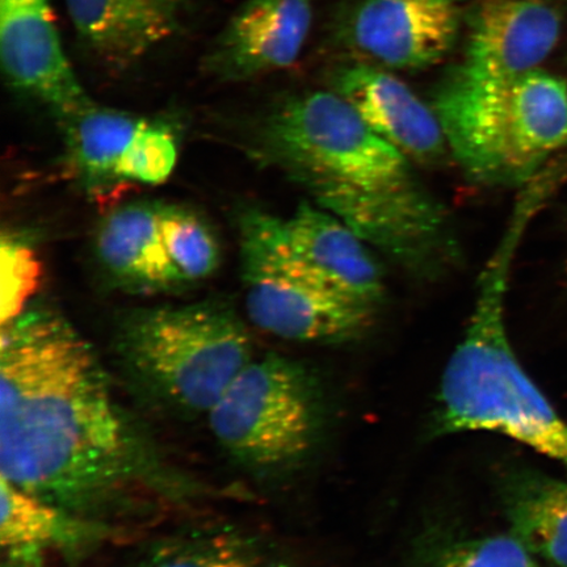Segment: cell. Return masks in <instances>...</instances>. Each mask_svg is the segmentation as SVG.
I'll return each mask as SVG.
<instances>
[{"label":"cell","instance_id":"obj_22","mask_svg":"<svg viewBox=\"0 0 567 567\" xmlns=\"http://www.w3.org/2000/svg\"><path fill=\"white\" fill-rule=\"evenodd\" d=\"M423 567H538L534 555L513 534L453 545Z\"/></svg>","mask_w":567,"mask_h":567},{"label":"cell","instance_id":"obj_1","mask_svg":"<svg viewBox=\"0 0 567 567\" xmlns=\"http://www.w3.org/2000/svg\"><path fill=\"white\" fill-rule=\"evenodd\" d=\"M94 347L59 311L28 307L0 337V478L86 519L146 464Z\"/></svg>","mask_w":567,"mask_h":567},{"label":"cell","instance_id":"obj_16","mask_svg":"<svg viewBox=\"0 0 567 567\" xmlns=\"http://www.w3.org/2000/svg\"><path fill=\"white\" fill-rule=\"evenodd\" d=\"M512 534L532 555L567 567V482L538 473H516L505 487Z\"/></svg>","mask_w":567,"mask_h":567},{"label":"cell","instance_id":"obj_12","mask_svg":"<svg viewBox=\"0 0 567 567\" xmlns=\"http://www.w3.org/2000/svg\"><path fill=\"white\" fill-rule=\"evenodd\" d=\"M290 250L339 293L379 308L385 296L384 271L373 248L349 226L305 202L281 218Z\"/></svg>","mask_w":567,"mask_h":567},{"label":"cell","instance_id":"obj_23","mask_svg":"<svg viewBox=\"0 0 567 567\" xmlns=\"http://www.w3.org/2000/svg\"><path fill=\"white\" fill-rule=\"evenodd\" d=\"M429 2L436 4L455 6L458 2V0H429Z\"/></svg>","mask_w":567,"mask_h":567},{"label":"cell","instance_id":"obj_2","mask_svg":"<svg viewBox=\"0 0 567 567\" xmlns=\"http://www.w3.org/2000/svg\"><path fill=\"white\" fill-rule=\"evenodd\" d=\"M257 152L317 207L417 278H434L455 259L449 213L414 163L336 91L308 92L276 106L260 125Z\"/></svg>","mask_w":567,"mask_h":567},{"label":"cell","instance_id":"obj_8","mask_svg":"<svg viewBox=\"0 0 567 567\" xmlns=\"http://www.w3.org/2000/svg\"><path fill=\"white\" fill-rule=\"evenodd\" d=\"M0 62L11 87L60 123L94 104L63 51L49 0H0Z\"/></svg>","mask_w":567,"mask_h":567},{"label":"cell","instance_id":"obj_18","mask_svg":"<svg viewBox=\"0 0 567 567\" xmlns=\"http://www.w3.org/2000/svg\"><path fill=\"white\" fill-rule=\"evenodd\" d=\"M140 567H288L243 535L204 532L159 545Z\"/></svg>","mask_w":567,"mask_h":567},{"label":"cell","instance_id":"obj_21","mask_svg":"<svg viewBox=\"0 0 567 567\" xmlns=\"http://www.w3.org/2000/svg\"><path fill=\"white\" fill-rule=\"evenodd\" d=\"M2 323L24 311L38 289L41 264L32 246L21 237L2 238Z\"/></svg>","mask_w":567,"mask_h":567},{"label":"cell","instance_id":"obj_4","mask_svg":"<svg viewBox=\"0 0 567 567\" xmlns=\"http://www.w3.org/2000/svg\"><path fill=\"white\" fill-rule=\"evenodd\" d=\"M113 350L142 395L184 416H207L254 359L237 311L210 300L126 311Z\"/></svg>","mask_w":567,"mask_h":567},{"label":"cell","instance_id":"obj_14","mask_svg":"<svg viewBox=\"0 0 567 567\" xmlns=\"http://www.w3.org/2000/svg\"><path fill=\"white\" fill-rule=\"evenodd\" d=\"M163 205L137 202L106 213L95 236V254L116 287L133 293H161L181 288L166 240Z\"/></svg>","mask_w":567,"mask_h":567},{"label":"cell","instance_id":"obj_10","mask_svg":"<svg viewBox=\"0 0 567 567\" xmlns=\"http://www.w3.org/2000/svg\"><path fill=\"white\" fill-rule=\"evenodd\" d=\"M561 33V16L549 0H480L467 19L460 68L488 81H512L538 69Z\"/></svg>","mask_w":567,"mask_h":567},{"label":"cell","instance_id":"obj_7","mask_svg":"<svg viewBox=\"0 0 567 567\" xmlns=\"http://www.w3.org/2000/svg\"><path fill=\"white\" fill-rule=\"evenodd\" d=\"M460 21L456 6L429 0H358L340 33L361 63L385 70H421L452 51Z\"/></svg>","mask_w":567,"mask_h":567},{"label":"cell","instance_id":"obj_6","mask_svg":"<svg viewBox=\"0 0 567 567\" xmlns=\"http://www.w3.org/2000/svg\"><path fill=\"white\" fill-rule=\"evenodd\" d=\"M213 437L245 470H284L313 449L323 424L318 382L300 361L252 359L207 415Z\"/></svg>","mask_w":567,"mask_h":567},{"label":"cell","instance_id":"obj_3","mask_svg":"<svg viewBox=\"0 0 567 567\" xmlns=\"http://www.w3.org/2000/svg\"><path fill=\"white\" fill-rule=\"evenodd\" d=\"M538 205L534 195L519 197L480 274L470 323L443 373L435 430L498 432L567 470V423L523 370L506 328L513 261Z\"/></svg>","mask_w":567,"mask_h":567},{"label":"cell","instance_id":"obj_19","mask_svg":"<svg viewBox=\"0 0 567 567\" xmlns=\"http://www.w3.org/2000/svg\"><path fill=\"white\" fill-rule=\"evenodd\" d=\"M162 229L181 288L208 279L217 271L221 250L215 231L200 215L165 204Z\"/></svg>","mask_w":567,"mask_h":567},{"label":"cell","instance_id":"obj_9","mask_svg":"<svg viewBox=\"0 0 567 567\" xmlns=\"http://www.w3.org/2000/svg\"><path fill=\"white\" fill-rule=\"evenodd\" d=\"M313 0H246L205 55V73L245 82L292 66L307 42Z\"/></svg>","mask_w":567,"mask_h":567},{"label":"cell","instance_id":"obj_20","mask_svg":"<svg viewBox=\"0 0 567 567\" xmlns=\"http://www.w3.org/2000/svg\"><path fill=\"white\" fill-rule=\"evenodd\" d=\"M179 158V136L167 120L148 118L134 140L122 169L131 186H158L172 176Z\"/></svg>","mask_w":567,"mask_h":567},{"label":"cell","instance_id":"obj_15","mask_svg":"<svg viewBox=\"0 0 567 567\" xmlns=\"http://www.w3.org/2000/svg\"><path fill=\"white\" fill-rule=\"evenodd\" d=\"M145 122L146 117L94 103L60 123L69 173L84 195L102 200L126 188L123 165Z\"/></svg>","mask_w":567,"mask_h":567},{"label":"cell","instance_id":"obj_13","mask_svg":"<svg viewBox=\"0 0 567 567\" xmlns=\"http://www.w3.org/2000/svg\"><path fill=\"white\" fill-rule=\"evenodd\" d=\"M78 39L99 62L130 69L179 30L184 0H65Z\"/></svg>","mask_w":567,"mask_h":567},{"label":"cell","instance_id":"obj_11","mask_svg":"<svg viewBox=\"0 0 567 567\" xmlns=\"http://www.w3.org/2000/svg\"><path fill=\"white\" fill-rule=\"evenodd\" d=\"M332 87L378 136L416 165H441L451 153L432 105L389 70L354 63L337 71Z\"/></svg>","mask_w":567,"mask_h":567},{"label":"cell","instance_id":"obj_5","mask_svg":"<svg viewBox=\"0 0 567 567\" xmlns=\"http://www.w3.org/2000/svg\"><path fill=\"white\" fill-rule=\"evenodd\" d=\"M248 319L299 343L338 344L365 334L378 308L339 293L290 250L281 218L248 208L238 217Z\"/></svg>","mask_w":567,"mask_h":567},{"label":"cell","instance_id":"obj_17","mask_svg":"<svg viewBox=\"0 0 567 567\" xmlns=\"http://www.w3.org/2000/svg\"><path fill=\"white\" fill-rule=\"evenodd\" d=\"M0 547L10 565L28 567L42 551L83 534V519L0 478Z\"/></svg>","mask_w":567,"mask_h":567}]
</instances>
